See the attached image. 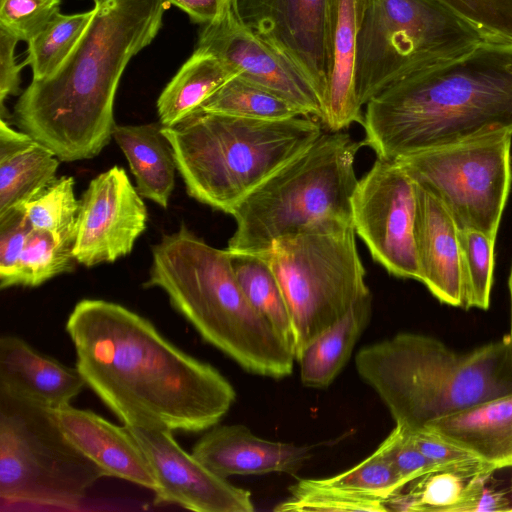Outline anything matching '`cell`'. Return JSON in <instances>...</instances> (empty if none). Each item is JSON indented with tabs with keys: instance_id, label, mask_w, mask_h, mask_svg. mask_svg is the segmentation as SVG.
Here are the masks:
<instances>
[{
	"instance_id": "cell-33",
	"label": "cell",
	"mask_w": 512,
	"mask_h": 512,
	"mask_svg": "<svg viewBox=\"0 0 512 512\" xmlns=\"http://www.w3.org/2000/svg\"><path fill=\"white\" fill-rule=\"evenodd\" d=\"M71 176H61L37 197L23 204L35 229L46 230L61 239L75 240L80 200Z\"/></svg>"
},
{
	"instance_id": "cell-34",
	"label": "cell",
	"mask_w": 512,
	"mask_h": 512,
	"mask_svg": "<svg viewBox=\"0 0 512 512\" xmlns=\"http://www.w3.org/2000/svg\"><path fill=\"white\" fill-rule=\"evenodd\" d=\"M289 490L291 497L276 511H387L380 499L329 486L320 479H301Z\"/></svg>"
},
{
	"instance_id": "cell-35",
	"label": "cell",
	"mask_w": 512,
	"mask_h": 512,
	"mask_svg": "<svg viewBox=\"0 0 512 512\" xmlns=\"http://www.w3.org/2000/svg\"><path fill=\"white\" fill-rule=\"evenodd\" d=\"M320 481L382 501L408 485L379 448L354 467Z\"/></svg>"
},
{
	"instance_id": "cell-32",
	"label": "cell",
	"mask_w": 512,
	"mask_h": 512,
	"mask_svg": "<svg viewBox=\"0 0 512 512\" xmlns=\"http://www.w3.org/2000/svg\"><path fill=\"white\" fill-rule=\"evenodd\" d=\"M495 239L476 230H460L462 307L487 310L493 282Z\"/></svg>"
},
{
	"instance_id": "cell-42",
	"label": "cell",
	"mask_w": 512,
	"mask_h": 512,
	"mask_svg": "<svg viewBox=\"0 0 512 512\" xmlns=\"http://www.w3.org/2000/svg\"><path fill=\"white\" fill-rule=\"evenodd\" d=\"M509 291H510L511 311H510V331H509L508 337L510 339V343L512 346V267H511V272H510V276H509Z\"/></svg>"
},
{
	"instance_id": "cell-41",
	"label": "cell",
	"mask_w": 512,
	"mask_h": 512,
	"mask_svg": "<svg viewBox=\"0 0 512 512\" xmlns=\"http://www.w3.org/2000/svg\"><path fill=\"white\" fill-rule=\"evenodd\" d=\"M184 11L195 24L204 25L216 19L231 3L230 0H163Z\"/></svg>"
},
{
	"instance_id": "cell-37",
	"label": "cell",
	"mask_w": 512,
	"mask_h": 512,
	"mask_svg": "<svg viewBox=\"0 0 512 512\" xmlns=\"http://www.w3.org/2000/svg\"><path fill=\"white\" fill-rule=\"evenodd\" d=\"M33 226L23 205L0 214V287L16 286L18 267Z\"/></svg>"
},
{
	"instance_id": "cell-13",
	"label": "cell",
	"mask_w": 512,
	"mask_h": 512,
	"mask_svg": "<svg viewBox=\"0 0 512 512\" xmlns=\"http://www.w3.org/2000/svg\"><path fill=\"white\" fill-rule=\"evenodd\" d=\"M195 52L216 57L250 82L297 107L304 116L321 120L323 100L304 74L238 18L232 3L202 25Z\"/></svg>"
},
{
	"instance_id": "cell-24",
	"label": "cell",
	"mask_w": 512,
	"mask_h": 512,
	"mask_svg": "<svg viewBox=\"0 0 512 512\" xmlns=\"http://www.w3.org/2000/svg\"><path fill=\"white\" fill-rule=\"evenodd\" d=\"M163 125H116L113 138L135 177L138 193L167 208L175 187L176 160Z\"/></svg>"
},
{
	"instance_id": "cell-2",
	"label": "cell",
	"mask_w": 512,
	"mask_h": 512,
	"mask_svg": "<svg viewBox=\"0 0 512 512\" xmlns=\"http://www.w3.org/2000/svg\"><path fill=\"white\" fill-rule=\"evenodd\" d=\"M163 0H95L93 16L61 66L32 80L13 117L18 127L60 161L97 156L113 137L114 101L132 57L162 27Z\"/></svg>"
},
{
	"instance_id": "cell-30",
	"label": "cell",
	"mask_w": 512,
	"mask_h": 512,
	"mask_svg": "<svg viewBox=\"0 0 512 512\" xmlns=\"http://www.w3.org/2000/svg\"><path fill=\"white\" fill-rule=\"evenodd\" d=\"M93 9L76 14L58 12L28 43L27 65L32 80L51 76L68 57L93 16Z\"/></svg>"
},
{
	"instance_id": "cell-5",
	"label": "cell",
	"mask_w": 512,
	"mask_h": 512,
	"mask_svg": "<svg viewBox=\"0 0 512 512\" xmlns=\"http://www.w3.org/2000/svg\"><path fill=\"white\" fill-rule=\"evenodd\" d=\"M355 366L407 432L512 393L508 334L459 353L437 338L403 332L360 349Z\"/></svg>"
},
{
	"instance_id": "cell-17",
	"label": "cell",
	"mask_w": 512,
	"mask_h": 512,
	"mask_svg": "<svg viewBox=\"0 0 512 512\" xmlns=\"http://www.w3.org/2000/svg\"><path fill=\"white\" fill-rule=\"evenodd\" d=\"M369 0H327L325 50L327 86L320 120L330 132L363 123L355 89L359 33Z\"/></svg>"
},
{
	"instance_id": "cell-36",
	"label": "cell",
	"mask_w": 512,
	"mask_h": 512,
	"mask_svg": "<svg viewBox=\"0 0 512 512\" xmlns=\"http://www.w3.org/2000/svg\"><path fill=\"white\" fill-rule=\"evenodd\" d=\"M470 23L488 42L512 44V0H436Z\"/></svg>"
},
{
	"instance_id": "cell-8",
	"label": "cell",
	"mask_w": 512,
	"mask_h": 512,
	"mask_svg": "<svg viewBox=\"0 0 512 512\" xmlns=\"http://www.w3.org/2000/svg\"><path fill=\"white\" fill-rule=\"evenodd\" d=\"M262 255L289 308L296 360L314 338L371 295L351 219L321 220L276 241Z\"/></svg>"
},
{
	"instance_id": "cell-23",
	"label": "cell",
	"mask_w": 512,
	"mask_h": 512,
	"mask_svg": "<svg viewBox=\"0 0 512 512\" xmlns=\"http://www.w3.org/2000/svg\"><path fill=\"white\" fill-rule=\"evenodd\" d=\"M58 157L26 132L0 120V214L37 197L53 181Z\"/></svg>"
},
{
	"instance_id": "cell-31",
	"label": "cell",
	"mask_w": 512,
	"mask_h": 512,
	"mask_svg": "<svg viewBox=\"0 0 512 512\" xmlns=\"http://www.w3.org/2000/svg\"><path fill=\"white\" fill-rule=\"evenodd\" d=\"M73 247L72 240L33 228L21 254L16 286L37 287L55 276L71 272L77 262Z\"/></svg>"
},
{
	"instance_id": "cell-28",
	"label": "cell",
	"mask_w": 512,
	"mask_h": 512,
	"mask_svg": "<svg viewBox=\"0 0 512 512\" xmlns=\"http://www.w3.org/2000/svg\"><path fill=\"white\" fill-rule=\"evenodd\" d=\"M491 475L470 476L451 469L430 472L410 483L411 512H474Z\"/></svg>"
},
{
	"instance_id": "cell-4",
	"label": "cell",
	"mask_w": 512,
	"mask_h": 512,
	"mask_svg": "<svg viewBox=\"0 0 512 512\" xmlns=\"http://www.w3.org/2000/svg\"><path fill=\"white\" fill-rule=\"evenodd\" d=\"M145 287H158L209 344L243 369L275 379L293 370V349L250 303L230 252L207 244L184 223L152 247Z\"/></svg>"
},
{
	"instance_id": "cell-25",
	"label": "cell",
	"mask_w": 512,
	"mask_h": 512,
	"mask_svg": "<svg viewBox=\"0 0 512 512\" xmlns=\"http://www.w3.org/2000/svg\"><path fill=\"white\" fill-rule=\"evenodd\" d=\"M371 313L372 296L368 295L307 345L297 358L303 385L325 388L331 384L349 360Z\"/></svg>"
},
{
	"instance_id": "cell-1",
	"label": "cell",
	"mask_w": 512,
	"mask_h": 512,
	"mask_svg": "<svg viewBox=\"0 0 512 512\" xmlns=\"http://www.w3.org/2000/svg\"><path fill=\"white\" fill-rule=\"evenodd\" d=\"M65 328L86 385L126 426L202 432L235 402V389L215 367L118 303L83 299Z\"/></svg>"
},
{
	"instance_id": "cell-12",
	"label": "cell",
	"mask_w": 512,
	"mask_h": 512,
	"mask_svg": "<svg viewBox=\"0 0 512 512\" xmlns=\"http://www.w3.org/2000/svg\"><path fill=\"white\" fill-rule=\"evenodd\" d=\"M416 183L395 160L378 159L357 182L351 198L355 232L390 274L420 279L414 227Z\"/></svg>"
},
{
	"instance_id": "cell-39",
	"label": "cell",
	"mask_w": 512,
	"mask_h": 512,
	"mask_svg": "<svg viewBox=\"0 0 512 512\" xmlns=\"http://www.w3.org/2000/svg\"><path fill=\"white\" fill-rule=\"evenodd\" d=\"M378 448L408 485L430 472L441 470L422 454L408 433L398 425Z\"/></svg>"
},
{
	"instance_id": "cell-38",
	"label": "cell",
	"mask_w": 512,
	"mask_h": 512,
	"mask_svg": "<svg viewBox=\"0 0 512 512\" xmlns=\"http://www.w3.org/2000/svg\"><path fill=\"white\" fill-rule=\"evenodd\" d=\"M61 0H0V29L29 42L60 12Z\"/></svg>"
},
{
	"instance_id": "cell-10",
	"label": "cell",
	"mask_w": 512,
	"mask_h": 512,
	"mask_svg": "<svg viewBox=\"0 0 512 512\" xmlns=\"http://www.w3.org/2000/svg\"><path fill=\"white\" fill-rule=\"evenodd\" d=\"M105 472L64 435L51 410L0 394V498L76 509Z\"/></svg>"
},
{
	"instance_id": "cell-19",
	"label": "cell",
	"mask_w": 512,
	"mask_h": 512,
	"mask_svg": "<svg viewBox=\"0 0 512 512\" xmlns=\"http://www.w3.org/2000/svg\"><path fill=\"white\" fill-rule=\"evenodd\" d=\"M51 412L68 440L106 476L157 489L153 468L126 425H115L91 410L71 405Z\"/></svg>"
},
{
	"instance_id": "cell-14",
	"label": "cell",
	"mask_w": 512,
	"mask_h": 512,
	"mask_svg": "<svg viewBox=\"0 0 512 512\" xmlns=\"http://www.w3.org/2000/svg\"><path fill=\"white\" fill-rule=\"evenodd\" d=\"M142 196L124 168L113 166L92 179L80 199L73 254L91 267L129 254L148 220Z\"/></svg>"
},
{
	"instance_id": "cell-7",
	"label": "cell",
	"mask_w": 512,
	"mask_h": 512,
	"mask_svg": "<svg viewBox=\"0 0 512 512\" xmlns=\"http://www.w3.org/2000/svg\"><path fill=\"white\" fill-rule=\"evenodd\" d=\"M362 145L347 133L323 132L234 207L227 249L266 254L276 241L321 220H352L354 163Z\"/></svg>"
},
{
	"instance_id": "cell-9",
	"label": "cell",
	"mask_w": 512,
	"mask_h": 512,
	"mask_svg": "<svg viewBox=\"0 0 512 512\" xmlns=\"http://www.w3.org/2000/svg\"><path fill=\"white\" fill-rule=\"evenodd\" d=\"M485 41L436 0H369L356 52L358 102L363 107L401 77L459 59Z\"/></svg>"
},
{
	"instance_id": "cell-3",
	"label": "cell",
	"mask_w": 512,
	"mask_h": 512,
	"mask_svg": "<svg viewBox=\"0 0 512 512\" xmlns=\"http://www.w3.org/2000/svg\"><path fill=\"white\" fill-rule=\"evenodd\" d=\"M361 125L386 161L512 132V44L485 41L401 77L367 102Z\"/></svg>"
},
{
	"instance_id": "cell-18",
	"label": "cell",
	"mask_w": 512,
	"mask_h": 512,
	"mask_svg": "<svg viewBox=\"0 0 512 512\" xmlns=\"http://www.w3.org/2000/svg\"><path fill=\"white\" fill-rule=\"evenodd\" d=\"M192 455L216 475L293 474L311 457L310 448L271 441L240 424L214 425L195 443Z\"/></svg>"
},
{
	"instance_id": "cell-15",
	"label": "cell",
	"mask_w": 512,
	"mask_h": 512,
	"mask_svg": "<svg viewBox=\"0 0 512 512\" xmlns=\"http://www.w3.org/2000/svg\"><path fill=\"white\" fill-rule=\"evenodd\" d=\"M157 479L155 504L171 503L196 512H251V493L230 484L175 440L172 431L127 426Z\"/></svg>"
},
{
	"instance_id": "cell-20",
	"label": "cell",
	"mask_w": 512,
	"mask_h": 512,
	"mask_svg": "<svg viewBox=\"0 0 512 512\" xmlns=\"http://www.w3.org/2000/svg\"><path fill=\"white\" fill-rule=\"evenodd\" d=\"M86 385L79 370L45 355L22 338H0V394L48 410L70 405Z\"/></svg>"
},
{
	"instance_id": "cell-22",
	"label": "cell",
	"mask_w": 512,
	"mask_h": 512,
	"mask_svg": "<svg viewBox=\"0 0 512 512\" xmlns=\"http://www.w3.org/2000/svg\"><path fill=\"white\" fill-rule=\"evenodd\" d=\"M431 431L496 471L512 467V393L430 422Z\"/></svg>"
},
{
	"instance_id": "cell-16",
	"label": "cell",
	"mask_w": 512,
	"mask_h": 512,
	"mask_svg": "<svg viewBox=\"0 0 512 512\" xmlns=\"http://www.w3.org/2000/svg\"><path fill=\"white\" fill-rule=\"evenodd\" d=\"M240 21L289 59L324 102L327 0H232Z\"/></svg>"
},
{
	"instance_id": "cell-27",
	"label": "cell",
	"mask_w": 512,
	"mask_h": 512,
	"mask_svg": "<svg viewBox=\"0 0 512 512\" xmlns=\"http://www.w3.org/2000/svg\"><path fill=\"white\" fill-rule=\"evenodd\" d=\"M229 252L234 273L246 297L294 352V330L289 308L266 256Z\"/></svg>"
},
{
	"instance_id": "cell-11",
	"label": "cell",
	"mask_w": 512,
	"mask_h": 512,
	"mask_svg": "<svg viewBox=\"0 0 512 512\" xmlns=\"http://www.w3.org/2000/svg\"><path fill=\"white\" fill-rule=\"evenodd\" d=\"M511 143L512 132H504L395 161L442 203L459 231L496 240L512 181Z\"/></svg>"
},
{
	"instance_id": "cell-29",
	"label": "cell",
	"mask_w": 512,
	"mask_h": 512,
	"mask_svg": "<svg viewBox=\"0 0 512 512\" xmlns=\"http://www.w3.org/2000/svg\"><path fill=\"white\" fill-rule=\"evenodd\" d=\"M198 110L259 120L304 116L284 98L239 75L225 82Z\"/></svg>"
},
{
	"instance_id": "cell-26",
	"label": "cell",
	"mask_w": 512,
	"mask_h": 512,
	"mask_svg": "<svg viewBox=\"0 0 512 512\" xmlns=\"http://www.w3.org/2000/svg\"><path fill=\"white\" fill-rule=\"evenodd\" d=\"M235 75L216 57L194 51L158 97L159 122L165 127L177 124Z\"/></svg>"
},
{
	"instance_id": "cell-6",
	"label": "cell",
	"mask_w": 512,
	"mask_h": 512,
	"mask_svg": "<svg viewBox=\"0 0 512 512\" xmlns=\"http://www.w3.org/2000/svg\"><path fill=\"white\" fill-rule=\"evenodd\" d=\"M321 122L297 116L259 120L196 110L163 127L187 193L230 214L251 191L322 133Z\"/></svg>"
},
{
	"instance_id": "cell-21",
	"label": "cell",
	"mask_w": 512,
	"mask_h": 512,
	"mask_svg": "<svg viewBox=\"0 0 512 512\" xmlns=\"http://www.w3.org/2000/svg\"><path fill=\"white\" fill-rule=\"evenodd\" d=\"M414 227L420 279L440 302L462 307L459 229L432 194L416 184Z\"/></svg>"
},
{
	"instance_id": "cell-44",
	"label": "cell",
	"mask_w": 512,
	"mask_h": 512,
	"mask_svg": "<svg viewBox=\"0 0 512 512\" xmlns=\"http://www.w3.org/2000/svg\"><path fill=\"white\" fill-rule=\"evenodd\" d=\"M93 1H95V0H93Z\"/></svg>"
},
{
	"instance_id": "cell-40",
	"label": "cell",
	"mask_w": 512,
	"mask_h": 512,
	"mask_svg": "<svg viewBox=\"0 0 512 512\" xmlns=\"http://www.w3.org/2000/svg\"><path fill=\"white\" fill-rule=\"evenodd\" d=\"M20 41L14 35L0 29V106L1 118L5 119L4 101L7 97L20 93V72L27 65L24 60L16 62L15 49Z\"/></svg>"
},
{
	"instance_id": "cell-43",
	"label": "cell",
	"mask_w": 512,
	"mask_h": 512,
	"mask_svg": "<svg viewBox=\"0 0 512 512\" xmlns=\"http://www.w3.org/2000/svg\"><path fill=\"white\" fill-rule=\"evenodd\" d=\"M511 490H512V478H511ZM512 501V500H511Z\"/></svg>"
},
{
	"instance_id": "cell-45",
	"label": "cell",
	"mask_w": 512,
	"mask_h": 512,
	"mask_svg": "<svg viewBox=\"0 0 512 512\" xmlns=\"http://www.w3.org/2000/svg\"><path fill=\"white\" fill-rule=\"evenodd\" d=\"M230 1H232V0H230Z\"/></svg>"
}]
</instances>
